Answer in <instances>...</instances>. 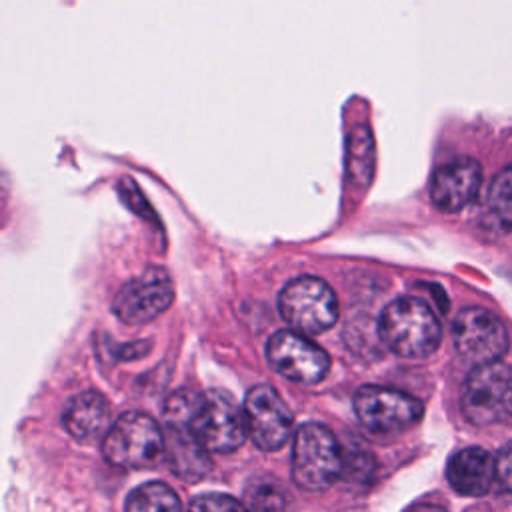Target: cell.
<instances>
[{
	"label": "cell",
	"mask_w": 512,
	"mask_h": 512,
	"mask_svg": "<svg viewBox=\"0 0 512 512\" xmlns=\"http://www.w3.org/2000/svg\"><path fill=\"white\" fill-rule=\"evenodd\" d=\"M378 334L404 358H426L440 344V322L430 306L414 296L392 300L380 314Z\"/></svg>",
	"instance_id": "obj_1"
},
{
	"label": "cell",
	"mask_w": 512,
	"mask_h": 512,
	"mask_svg": "<svg viewBox=\"0 0 512 512\" xmlns=\"http://www.w3.org/2000/svg\"><path fill=\"white\" fill-rule=\"evenodd\" d=\"M460 406L472 424L512 426V364L496 360L476 366L464 382Z\"/></svg>",
	"instance_id": "obj_2"
},
{
	"label": "cell",
	"mask_w": 512,
	"mask_h": 512,
	"mask_svg": "<svg viewBox=\"0 0 512 512\" xmlns=\"http://www.w3.org/2000/svg\"><path fill=\"white\" fill-rule=\"evenodd\" d=\"M344 472V450L324 424L298 428L292 446V474L306 490H324Z\"/></svg>",
	"instance_id": "obj_3"
},
{
	"label": "cell",
	"mask_w": 512,
	"mask_h": 512,
	"mask_svg": "<svg viewBox=\"0 0 512 512\" xmlns=\"http://www.w3.org/2000/svg\"><path fill=\"white\" fill-rule=\"evenodd\" d=\"M102 452L114 466L148 468L166 454V436L148 414L126 412L106 432Z\"/></svg>",
	"instance_id": "obj_4"
},
{
	"label": "cell",
	"mask_w": 512,
	"mask_h": 512,
	"mask_svg": "<svg viewBox=\"0 0 512 512\" xmlns=\"http://www.w3.org/2000/svg\"><path fill=\"white\" fill-rule=\"evenodd\" d=\"M278 308L288 326L300 334L326 332L338 318V300L332 288L314 276L288 282L278 298Z\"/></svg>",
	"instance_id": "obj_5"
},
{
	"label": "cell",
	"mask_w": 512,
	"mask_h": 512,
	"mask_svg": "<svg viewBox=\"0 0 512 512\" xmlns=\"http://www.w3.org/2000/svg\"><path fill=\"white\" fill-rule=\"evenodd\" d=\"M188 430L208 452L218 454L234 452L244 444L248 434L244 410L218 390L200 396V402L188 422Z\"/></svg>",
	"instance_id": "obj_6"
},
{
	"label": "cell",
	"mask_w": 512,
	"mask_h": 512,
	"mask_svg": "<svg viewBox=\"0 0 512 512\" xmlns=\"http://www.w3.org/2000/svg\"><path fill=\"white\" fill-rule=\"evenodd\" d=\"M354 412L368 432L384 436L416 424L424 408L418 398L406 392L368 384L356 390Z\"/></svg>",
	"instance_id": "obj_7"
},
{
	"label": "cell",
	"mask_w": 512,
	"mask_h": 512,
	"mask_svg": "<svg viewBox=\"0 0 512 512\" xmlns=\"http://www.w3.org/2000/svg\"><path fill=\"white\" fill-rule=\"evenodd\" d=\"M174 300V284L164 268L150 266L128 280L114 296L112 312L130 326L146 324L162 314Z\"/></svg>",
	"instance_id": "obj_8"
},
{
	"label": "cell",
	"mask_w": 512,
	"mask_h": 512,
	"mask_svg": "<svg viewBox=\"0 0 512 512\" xmlns=\"http://www.w3.org/2000/svg\"><path fill=\"white\" fill-rule=\"evenodd\" d=\"M458 354L476 366L500 360L508 350V330L502 320L484 308H464L452 322Z\"/></svg>",
	"instance_id": "obj_9"
},
{
	"label": "cell",
	"mask_w": 512,
	"mask_h": 512,
	"mask_svg": "<svg viewBox=\"0 0 512 512\" xmlns=\"http://www.w3.org/2000/svg\"><path fill=\"white\" fill-rule=\"evenodd\" d=\"M266 356L278 374L300 384H316L330 370V356L296 330H280L270 336Z\"/></svg>",
	"instance_id": "obj_10"
},
{
	"label": "cell",
	"mask_w": 512,
	"mask_h": 512,
	"mask_svg": "<svg viewBox=\"0 0 512 512\" xmlns=\"http://www.w3.org/2000/svg\"><path fill=\"white\" fill-rule=\"evenodd\" d=\"M244 416L254 444L266 452L282 448L294 424L292 410L268 384H258L246 394Z\"/></svg>",
	"instance_id": "obj_11"
},
{
	"label": "cell",
	"mask_w": 512,
	"mask_h": 512,
	"mask_svg": "<svg viewBox=\"0 0 512 512\" xmlns=\"http://www.w3.org/2000/svg\"><path fill=\"white\" fill-rule=\"evenodd\" d=\"M482 182V168L474 158L462 156L442 164L430 182V198L442 212H458L474 200Z\"/></svg>",
	"instance_id": "obj_12"
},
{
	"label": "cell",
	"mask_w": 512,
	"mask_h": 512,
	"mask_svg": "<svg viewBox=\"0 0 512 512\" xmlns=\"http://www.w3.org/2000/svg\"><path fill=\"white\" fill-rule=\"evenodd\" d=\"M450 486L464 496H482L496 480V460L478 446L458 450L446 466Z\"/></svg>",
	"instance_id": "obj_13"
},
{
	"label": "cell",
	"mask_w": 512,
	"mask_h": 512,
	"mask_svg": "<svg viewBox=\"0 0 512 512\" xmlns=\"http://www.w3.org/2000/svg\"><path fill=\"white\" fill-rule=\"evenodd\" d=\"M166 460L170 470L186 480L198 482L204 478L212 466L208 450L188 428H168L166 426Z\"/></svg>",
	"instance_id": "obj_14"
},
{
	"label": "cell",
	"mask_w": 512,
	"mask_h": 512,
	"mask_svg": "<svg viewBox=\"0 0 512 512\" xmlns=\"http://www.w3.org/2000/svg\"><path fill=\"white\" fill-rule=\"evenodd\" d=\"M110 418V404L104 394L88 390L80 392L64 408L62 422L66 430L78 440H92L106 428Z\"/></svg>",
	"instance_id": "obj_15"
},
{
	"label": "cell",
	"mask_w": 512,
	"mask_h": 512,
	"mask_svg": "<svg viewBox=\"0 0 512 512\" xmlns=\"http://www.w3.org/2000/svg\"><path fill=\"white\" fill-rule=\"evenodd\" d=\"M374 138L368 126L360 124L346 138V172L350 182L366 186L374 170Z\"/></svg>",
	"instance_id": "obj_16"
},
{
	"label": "cell",
	"mask_w": 512,
	"mask_h": 512,
	"mask_svg": "<svg viewBox=\"0 0 512 512\" xmlns=\"http://www.w3.org/2000/svg\"><path fill=\"white\" fill-rule=\"evenodd\" d=\"M126 512H182V504L170 486L146 482L128 494Z\"/></svg>",
	"instance_id": "obj_17"
},
{
	"label": "cell",
	"mask_w": 512,
	"mask_h": 512,
	"mask_svg": "<svg viewBox=\"0 0 512 512\" xmlns=\"http://www.w3.org/2000/svg\"><path fill=\"white\" fill-rule=\"evenodd\" d=\"M488 210L504 228H512V166L494 176L488 190Z\"/></svg>",
	"instance_id": "obj_18"
},
{
	"label": "cell",
	"mask_w": 512,
	"mask_h": 512,
	"mask_svg": "<svg viewBox=\"0 0 512 512\" xmlns=\"http://www.w3.org/2000/svg\"><path fill=\"white\" fill-rule=\"evenodd\" d=\"M246 508L250 512H286L288 500L274 484H256L246 490Z\"/></svg>",
	"instance_id": "obj_19"
},
{
	"label": "cell",
	"mask_w": 512,
	"mask_h": 512,
	"mask_svg": "<svg viewBox=\"0 0 512 512\" xmlns=\"http://www.w3.org/2000/svg\"><path fill=\"white\" fill-rule=\"evenodd\" d=\"M188 512H246L244 506L228 494H202L190 502Z\"/></svg>",
	"instance_id": "obj_20"
},
{
	"label": "cell",
	"mask_w": 512,
	"mask_h": 512,
	"mask_svg": "<svg viewBox=\"0 0 512 512\" xmlns=\"http://www.w3.org/2000/svg\"><path fill=\"white\" fill-rule=\"evenodd\" d=\"M496 480L504 490L512 492V442L496 456Z\"/></svg>",
	"instance_id": "obj_21"
},
{
	"label": "cell",
	"mask_w": 512,
	"mask_h": 512,
	"mask_svg": "<svg viewBox=\"0 0 512 512\" xmlns=\"http://www.w3.org/2000/svg\"><path fill=\"white\" fill-rule=\"evenodd\" d=\"M344 470L366 478L372 470V454L366 450H354L352 454L344 452Z\"/></svg>",
	"instance_id": "obj_22"
},
{
	"label": "cell",
	"mask_w": 512,
	"mask_h": 512,
	"mask_svg": "<svg viewBox=\"0 0 512 512\" xmlns=\"http://www.w3.org/2000/svg\"><path fill=\"white\" fill-rule=\"evenodd\" d=\"M406 512H446V510L436 506V504H416V506L408 508Z\"/></svg>",
	"instance_id": "obj_23"
}]
</instances>
